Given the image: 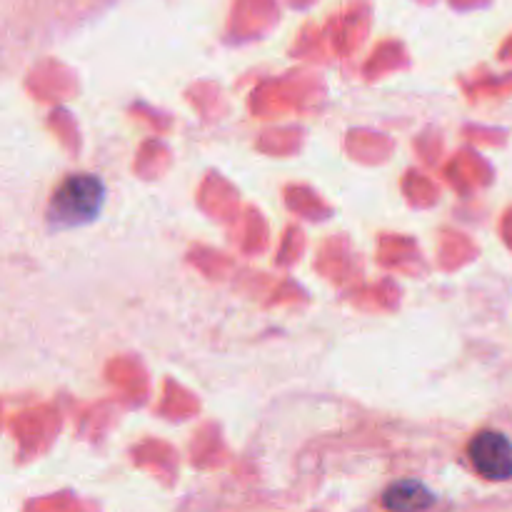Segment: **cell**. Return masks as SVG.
Listing matches in <instances>:
<instances>
[{"label": "cell", "mask_w": 512, "mask_h": 512, "mask_svg": "<svg viewBox=\"0 0 512 512\" xmlns=\"http://www.w3.org/2000/svg\"><path fill=\"white\" fill-rule=\"evenodd\" d=\"M105 203V185L95 175H70L50 198L48 220L60 230L90 225Z\"/></svg>", "instance_id": "obj_1"}, {"label": "cell", "mask_w": 512, "mask_h": 512, "mask_svg": "<svg viewBox=\"0 0 512 512\" xmlns=\"http://www.w3.org/2000/svg\"><path fill=\"white\" fill-rule=\"evenodd\" d=\"M470 463L485 480L503 483L512 478V443L498 430H483L470 440Z\"/></svg>", "instance_id": "obj_2"}, {"label": "cell", "mask_w": 512, "mask_h": 512, "mask_svg": "<svg viewBox=\"0 0 512 512\" xmlns=\"http://www.w3.org/2000/svg\"><path fill=\"white\" fill-rule=\"evenodd\" d=\"M383 505L390 512H425L435 505V493L420 480H400L385 490Z\"/></svg>", "instance_id": "obj_3"}]
</instances>
